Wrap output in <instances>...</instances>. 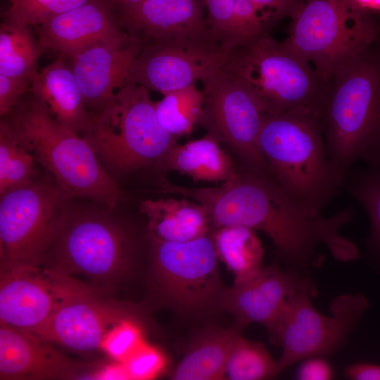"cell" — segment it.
Listing matches in <instances>:
<instances>
[{
  "instance_id": "cell-26",
  "label": "cell",
  "mask_w": 380,
  "mask_h": 380,
  "mask_svg": "<svg viewBox=\"0 0 380 380\" xmlns=\"http://www.w3.org/2000/svg\"><path fill=\"white\" fill-rule=\"evenodd\" d=\"M46 49L30 27L3 22L0 27V74L28 78L37 71L38 61Z\"/></svg>"
},
{
  "instance_id": "cell-17",
  "label": "cell",
  "mask_w": 380,
  "mask_h": 380,
  "mask_svg": "<svg viewBox=\"0 0 380 380\" xmlns=\"http://www.w3.org/2000/svg\"><path fill=\"white\" fill-rule=\"evenodd\" d=\"M143 44L126 37L87 47L68 58L87 107L99 113L127 82Z\"/></svg>"
},
{
  "instance_id": "cell-39",
  "label": "cell",
  "mask_w": 380,
  "mask_h": 380,
  "mask_svg": "<svg viewBox=\"0 0 380 380\" xmlns=\"http://www.w3.org/2000/svg\"><path fill=\"white\" fill-rule=\"evenodd\" d=\"M146 0H108L111 7L118 8V11L137 5Z\"/></svg>"
},
{
  "instance_id": "cell-34",
  "label": "cell",
  "mask_w": 380,
  "mask_h": 380,
  "mask_svg": "<svg viewBox=\"0 0 380 380\" xmlns=\"http://www.w3.org/2000/svg\"><path fill=\"white\" fill-rule=\"evenodd\" d=\"M28 78L12 77L0 74V115H8L19 100L30 90Z\"/></svg>"
},
{
  "instance_id": "cell-24",
  "label": "cell",
  "mask_w": 380,
  "mask_h": 380,
  "mask_svg": "<svg viewBox=\"0 0 380 380\" xmlns=\"http://www.w3.org/2000/svg\"><path fill=\"white\" fill-rule=\"evenodd\" d=\"M242 329H211L202 334L189 346L174 368L173 380L224 379L228 353L233 339Z\"/></svg>"
},
{
  "instance_id": "cell-30",
  "label": "cell",
  "mask_w": 380,
  "mask_h": 380,
  "mask_svg": "<svg viewBox=\"0 0 380 380\" xmlns=\"http://www.w3.org/2000/svg\"><path fill=\"white\" fill-rule=\"evenodd\" d=\"M344 184L350 195L366 210L370 222L369 243L380 255V168L348 173Z\"/></svg>"
},
{
  "instance_id": "cell-10",
  "label": "cell",
  "mask_w": 380,
  "mask_h": 380,
  "mask_svg": "<svg viewBox=\"0 0 380 380\" xmlns=\"http://www.w3.org/2000/svg\"><path fill=\"white\" fill-rule=\"evenodd\" d=\"M227 59L201 80L203 106L198 125L227 146L243 168L273 179L258 147L266 113L253 91Z\"/></svg>"
},
{
  "instance_id": "cell-5",
  "label": "cell",
  "mask_w": 380,
  "mask_h": 380,
  "mask_svg": "<svg viewBox=\"0 0 380 380\" xmlns=\"http://www.w3.org/2000/svg\"><path fill=\"white\" fill-rule=\"evenodd\" d=\"M83 137L108 172L120 175L150 166L159 167L177 144L160 125L150 90L130 82L99 113L91 115Z\"/></svg>"
},
{
  "instance_id": "cell-35",
  "label": "cell",
  "mask_w": 380,
  "mask_h": 380,
  "mask_svg": "<svg viewBox=\"0 0 380 380\" xmlns=\"http://www.w3.org/2000/svg\"><path fill=\"white\" fill-rule=\"evenodd\" d=\"M297 378L301 380H329L333 378V370L329 363L320 356L304 360L299 367Z\"/></svg>"
},
{
  "instance_id": "cell-18",
  "label": "cell",
  "mask_w": 380,
  "mask_h": 380,
  "mask_svg": "<svg viewBox=\"0 0 380 380\" xmlns=\"http://www.w3.org/2000/svg\"><path fill=\"white\" fill-rule=\"evenodd\" d=\"M53 344L0 323V379H73L88 372L90 365L70 358Z\"/></svg>"
},
{
  "instance_id": "cell-32",
  "label": "cell",
  "mask_w": 380,
  "mask_h": 380,
  "mask_svg": "<svg viewBox=\"0 0 380 380\" xmlns=\"http://www.w3.org/2000/svg\"><path fill=\"white\" fill-rule=\"evenodd\" d=\"M137 319H127L112 329L103 348L111 357L125 362L143 344L142 333Z\"/></svg>"
},
{
  "instance_id": "cell-25",
  "label": "cell",
  "mask_w": 380,
  "mask_h": 380,
  "mask_svg": "<svg viewBox=\"0 0 380 380\" xmlns=\"http://www.w3.org/2000/svg\"><path fill=\"white\" fill-rule=\"evenodd\" d=\"M210 235L220 261L233 274L234 283L251 278L262 267L264 251L255 230L229 225L213 229Z\"/></svg>"
},
{
  "instance_id": "cell-11",
  "label": "cell",
  "mask_w": 380,
  "mask_h": 380,
  "mask_svg": "<svg viewBox=\"0 0 380 380\" xmlns=\"http://www.w3.org/2000/svg\"><path fill=\"white\" fill-rule=\"evenodd\" d=\"M310 294V283L303 278L298 289L267 331L271 341L282 348L277 360L280 372L298 361L334 352L368 307L364 295L343 294L333 299L331 315L327 316L313 307Z\"/></svg>"
},
{
  "instance_id": "cell-33",
  "label": "cell",
  "mask_w": 380,
  "mask_h": 380,
  "mask_svg": "<svg viewBox=\"0 0 380 380\" xmlns=\"http://www.w3.org/2000/svg\"><path fill=\"white\" fill-rule=\"evenodd\" d=\"M165 355L155 347L143 344L122 362L127 379H150L159 375L167 366Z\"/></svg>"
},
{
  "instance_id": "cell-21",
  "label": "cell",
  "mask_w": 380,
  "mask_h": 380,
  "mask_svg": "<svg viewBox=\"0 0 380 380\" xmlns=\"http://www.w3.org/2000/svg\"><path fill=\"white\" fill-rule=\"evenodd\" d=\"M61 56L36 71L31 77L30 91L46 107L61 124L84 137L91 115L75 78L72 69Z\"/></svg>"
},
{
  "instance_id": "cell-8",
  "label": "cell",
  "mask_w": 380,
  "mask_h": 380,
  "mask_svg": "<svg viewBox=\"0 0 380 380\" xmlns=\"http://www.w3.org/2000/svg\"><path fill=\"white\" fill-rule=\"evenodd\" d=\"M283 43L329 82L342 65L376 40L380 21L353 0H307Z\"/></svg>"
},
{
  "instance_id": "cell-15",
  "label": "cell",
  "mask_w": 380,
  "mask_h": 380,
  "mask_svg": "<svg viewBox=\"0 0 380 380\" xmlns=\"http://www.w3.org/2000/svg\"><path fill=\"white\" fill-rule=\"evenodd\" d=\"M66 279L35 266L1 272L0 323L41 337L61 299Z\"/></svg>"
},
{
  "instance_id": "cell-1",
  "label": "cell",
  "mask_w": 380,
  "mask_h": 380,
  "mask_svg": "<svg viewBox=\"0 0 380 380\" xmlns=\"http://www.w3.org/2000/svg\"><path fill=\"white\" fill-rule=\"evenodd\" d=\"M4 119L36 162L70 198L93 201L113 210L121 191L89 142L58 122L30 91Z\"/></svg>"
},
{
  "instance_id": "cell-19",
  "label": "cell",
  "mask_w": 380,
  "mask_h": 380,
  "mask_svg": "<svg viewBox=\"0 0 380 380\" xmlns=\"http://www.w3.org/2000/svg\"><path fill=\"white\" fill-rule=\"evenodd\" d=\"M302 279L274 265L262 267L251 278L226 288L221 307L233 315L236 327L242 329L251 323H259L268 331Z\"/></svg>"
},
{
  "instance_id": "cell-40",
  "label": "cell",
  "mask_w": 380,
  "mask_h": 380,
  "mask_svg": "<svg viewBox=\"0 0 380 380\" xmlns=\"http://www.w3.org/2000/svg\"><path fill=\"white\" fill-rule=\"evenodd\" d=\"M377 42L380 46V28H379V34H378V37H377Z\"/></svg>"
},
{
  "instance_id": "cell-4",
  "label": "cell",
  "mask_w": 380,
  "mask_h": 380,
  "mask_svg": "<svg viewBox=\"0 0 380 380\" xmlns=\"http://www.w3.org/2000/svg\"><path fill=\"white\" fill-rule=\"evenodd\" d=\"M106 208L71 206L56 242L39 267L76 279L106 295L130 269L135 244L131 232Z\"/></svg>"
},
{
  "instance_id": "cell-13",
  "label": "cell",
  "mask_w": 380,
  "mask_h": 380,
  "mask_svg": "<svg viewBox=\"0 0 380 380\" xmlns=\"http://www.w3.org/2000/svg\"><path fill=\"white\" fill-rule=\"evenodd\" d=\"M131 319H137L132 306L109 299L68 277L41 337L77 353H91L103 348L113 328Z\"/></svg>"
},
{
  "instance_id": "cell-22",
  "label": "cell",
  "mask_w": 380,
  "mask_h": 380,
  "mask_svg": "<svg viewBox=\"0 0 380 380\" xmlns=\"http://www.w3.org/2000/svg\"><path fill=\"white\" fill-rule=\"evenodd\" d=\"M148 218L151 239L183 242L205 236L211 230L206 210L186 197L146 199L139 205Z\"/></svg>"
},
{
  "instance_id": "cell-6",
  "label": "cell",
  "mask_w": 380,
  "mask_h": 380,
  "mask_svg": "<svg viewBox=\"0 0 380 380\" xmlns=\"http://www.w3.org/2000/svg\"><path fill=\"white\" fill-rule=\"evenodd\" d=\"M162 192L191 198L209 216L211 230L239 225L260 231L275 248L290 246L298 236L300 217L286 192L272 179L243 167L230 180L212 186L165 184Z\"/></svg>"
},
{
  "instance_id": "cell-28",
  "label": "cell",
  "mask_w": 380,
  "mask_h": 380,
  "mask_svg": "<svg viewBox=\"0 0 380 380\" xmlns=\"http://www.w3.org/2000/svg\"><path fill=\"white\" fill-rule=\"evenodd\" d=\"M279 373L277 361L261 343L247 340L241 333L235 336L226 361L224 379H269Z\"/></svg>"
},
{
  "instance_id": "cell-31",
  "label": "cell",
  "mask_w": 380,
  "mask_h": 380,
  "mask_svg": "<svg viewBox=\"0 0 380 380\" xmlns=\"http://www.w3.org/2000/svg\"><path fill=\"white\" fill-rule=\"evenodd\" d=\"M4 23L18 27H37L93 0H8Z\"/></svg>"
},
{
  "instance_id": "cell-14",
  "label": "cell",
  "mask_w": 380,
  "mask_h": 380,
  "mask_svg": "<svg viewBox=\"0 0 380 380\" xmlns=\"http://www.w3.org/2000/svg\"><path fill=\"white\" fill-rule=\"evenodd\" d=\"M229 51L212 42L173 39L144 45L135 59L127 82L163 95L196 85L221 65Z\"/></svg>"
},
{
  "instance_id": "cell-16",
  "label": "cell",
  "mask_w": 380,
  "mask_h": 380,
  "mask_svg": "<svg viewBox=\"0 0 380 380\" xmlns=\"http://www.w3.org/2000/svg\"><path fill=\"white\" fill-rule=\"evenodd\" d=\"M205 13L204 0H146L115 16L119 25L143 46L173 39L217 43Z\"/></svg>"
},
{
  "instance_id": "cell-36",
  "label": "cell",
  "mask_w": 380,
  "mask_h": 380,
  "mask_svg": "<svg viewBox=\"0 0 380 380\" xmlns=\"http://www.w3.org/2000/svg\"><path fill=\"white\" fill-rule=\"evenodd\" d=\"M344 374L352 380H380V365L367 362L355 363L347 366Z\"/></svg>"
},
{
  "instance_id": "cell-20",
  "label": "cell",
  "mask_w": 380,
  "mask_h": 380,
  "mask_svg": "<svg viewBox=\"0 0 380 380\" xmlns=\"http://www.w3.org/2000/svg\"><path fill=\"white\" fill-rule=\"evenodd\" d=\"M108 0H93L35 27L45 49L70 58L91 45L128 35L118 23Z\"/></svg>"
},
{
  "instance_id": "cell-23",
  "label": "cell",
  "mask_w": 380,
  "mask_h": 380,
  "mask_svg": "<svg viewBox=\"0 0 380 380\" xmlns=\"http://www.w3.org/2000/svg\"><path fill=\"white\" fill-rule=\"evenodd\" d=\"M159 167L175 171L194 182L220 184L234 178L239 168L213 136H205L182 144H175Z\"/></svg>"
},
{
  "instance_id": "cell-12",
  "label": "cell",
  "mask_w": 380,
  "mask_h": 380,
  "mask_svg": "<svg viewBox=\"0 0 380 380\" xmlns=\"http://www.w3.org/2000/svg\"><path fill=\"white\" fill-rule=\"evenodd\" d=\"M150 240L151 283L167 307L188 314L221 307L226 287L210 234L183 242Z\"/></svg>"
},
{
  "instance_id": "cell-7",
  "label": "cell",
  "mask_w": 380,
  "mask_h": 380,
  "mask_svg": "<svg viewBox=\"0 0 380 380\" xmlns=\"http://www.w3.org/2000/svg\"><path fill=\"white\" fill-rule=\"evenodd\" d=\"M227 63L253 91L266 115L304 110L320 116L329 82L268 33L232 49Z\"/></svg>"
},
{
  "instance_id": "cell-27",
  "label": "cell",
  "mask_w": 380,
  "mask_h": 380,
  "mask_svg": "<svg viewBox=\"0 0 380 380\" xmlns=\"http://www.w3.org/2000/svg\"><path fill=\"white\" fill-rule=\"evenodd\" d=\"M155 102L157 119L177 140L189 134L198 123L203 106V93L196 85L163 95Z\"/></svg>"
},
{
  "instance_id": "cell-37",
  "label": "cell",
  "mask_w": 380,
  "mask_h": 380,
  "mask_svg": "<svg viewBox=\"0 0 380 380\" xmlns=\"http://www.w3.org/2000/svg\"><path fill=\"white\" fill-rule=\"evenodd\" d=\"M362 158L369 167L380 168V137L365 151Z\"/></svg>"
},
{
  "instance_id": "cell-2",
  "label": "cell",
  "mask_w": 380,
  "mask_h": 380,
  "mask_svg": "<svg viewBox=\"0 0 380 380\" xmlns=\"http://www.w3.org/2000/svg\"><path fill=\"white\" fill-rule=\"evenodd\" d=\"M258 147L273 179L310 212L322 215L345 179L328 156L320 116L304 110L266 115Z\"/></svg>"
},
{
  "instance_id": "cell-38",
  "label": "cell",
  "mask_w": 380,
  "mask_h": 380,
  "mask_svg": "<svg viewBox=\"0 0 380 380\" xmlns=\"http://www.w3.org/2000/svg\"><path fill=\"white\" fill-rule=\"evenodd\" d=\"M362 10L374 14H380V0H353Z\"/></svg>"
},
{
  "instance_id": "cell-29",
  "label": "cell",
  "mask_w": 380,
  "mask_h": 380,
  "mask_svg": "<svg viewBox=\"0 0 380 380\" xmlns=\"http://www.w3.org/2000/svg\"><path fill=\"white\" fill-rule=\"evenodd\" d=\"M36 160L9 125L0 122V194L35 178Z\"/></svg>"
},
{
  "instance_id": "cell-9",
  "label": "cell",
  "mask_w": 380,
  "mask_h": 380,
  "mask_svg": "<svg viewBox=\"0 0 380 380\" xmlns=\"http://www.w3.org/2000/svg\"><path fill=\"white\" fill-rule=\"evenodd\" d=\"M70 201L51 179L37 177L0 194L1 272L39 267L65 223Z\"/></svg>"
},
{
  "instance_id": "cell-3",
  "label": "cell",
  "mask_w": 380,
  "mask_h": 380,
  "mask_svg": "<svg viewBox=\"0 0 380 380\" xmlns=\"http://www.w3.org/2000/svg\"><path fill=\"white\" fill-rule=\"evenodd\" d=\"M320 120L328 156L345 179L354 163L380 137L377 40L332 75Z\"/></svg>"
}]
</instances>
